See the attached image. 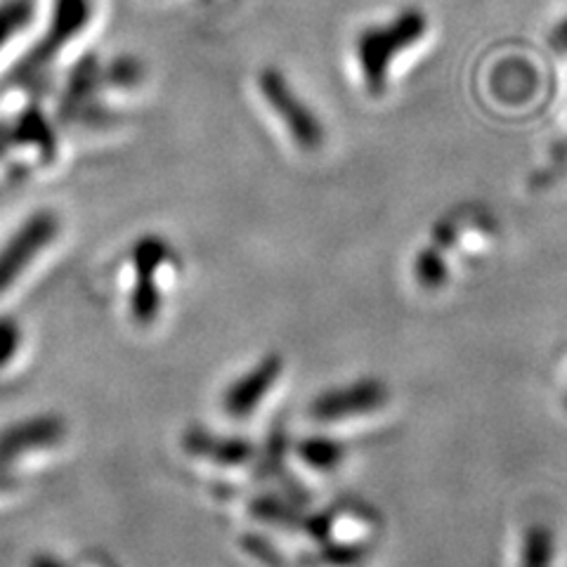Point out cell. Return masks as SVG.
<instances>
[{"instance_id":"cell-1","label":"cell","mask_w":567,"mask_h":567,"mask_svg":"<svg viewBox=\"0 0 567 567\" xmlns=\"http://www.w3.org/2000/svg\"><path fill=\"white\" fill-rule=\"evenodd\" d=\"M425 35H429V17L419 8H406L388 17V22L362 29L352 45V60L364 91L381 95L393 79L395 64L410 55Z\"/></svg>"},{"instance_id":"cell-2","label":"cell","mask_w":567,"mask_h":567,"mask_svg":"<svg viewBox=\"0 0 567 567\" xmlns=\"http://www.w3.org/2000/svg\"><path fill=\"white\" fill-rule=\"evenodd\" d=\"M256 93L268 106L272 116L281 123L293 145L300 150H317L324 142V123L308 100L298 93V87L281 69L265 66L256 76Z\"/></svg>"},{"instance_id":"cell-3","label":"cell","mask_w":567,"mask_h":567,"mask_svg":"<svg viewBox=\"0 0 567 567\" xmlns=\"http://www.w3.org/2000/svg\"><path fill=\"white\" fill-rule=\"evenodd\" d=\"M60 223L52 213L43 210L31 216L0 251V293H6L17 277H22L31 260L45 251V246L58 237Z\"/></svg>"},{"instance_id":"cell-4","label":"cell","mask_w":567,"mask_h":567,"mask_svg":"<svg viewBox=\"0 0 567 567\" xmlns=\"http://www.w3.org/2000/svg\"><path fill=\"white\" fill-rule=\"evenodd\" d=\"M91 17H93V0H52L45 41L33 50L31 64L43 66L45 62H50L55 52H60L66 43L74 41L76 35L87 27Z\"/></svg>"},{"instance_id":"cell-5","label":"cell","mask_w":567,"mask_h":567,"mask_svg":"<svg viewBox=\"0 0 567 567\" xmlns=\"http://www.w3.org/2000/svg\"><path fill=\"white\" fill-rule=\"evenodd\" d=\"M64 435V423L52 416L29 419L22 423L10 425L8 431L0 433V481L8 475V466L17 458L27 456V452L45 450L60 442Z\"/></svg>"},{"instance_id":"cell-6","label":"cell","mask_w":567,"mask_h":567,"mask_svg":"<svg viewBox=\"0 0 567 567\" xmlns=\"http://www.w3.org/2000/svg\"><path fill=\"white\" fill-rule=\"evenodd\" d=\"M388 388L381 381H360L346 388H336L312 404L317 421H341L354 414H367L383 406Z\"/></svg>"},{"instance_id":"cell-7","label":"cell","mask_w":567,"mask_h":567,"mask_svg":"<svg viewBox=\"0 0 567 567\" xmlns=\"http://www.w3.org/2000/svg\"><path fill=\"white\" fill-rule=\"evenodd\" d=\"M168 256V248L162 239L147 237L135 246V262L140 272V284L133 293V315L140 319V324H150V319L158 315L162 308V296H158L154 272L158 265Z\"/></svg>"},{"instance_id":"cell-8","label":"cell","mask_w":567,"mask_h":567,"mask_svg":"<svg viewBox=\"0 0 567 567\" xmlns=\"http://www.w3.org/2000/svg\"><path fill=\"white\" fill-rule=\"evenodd\" d=\"M279 371H281V362L277 358H268L265 362H260L254 371H248L246 377H241L225 393V412H229L237 419L251 414L260 404L262 395H268L272 390Z\"/></svg>"},{"instance_id":"cell-9","label":"cell","mask_w":567,"mask_h":567,"mask_svg":"<svg viewBox=\"0 0 567 567\" xmlns=\"http://www.w3.org/2000/svg\"><path fill=\"white\" fill-rule=\"evenodd\" d=\"M563 542L546 520H532L518 537V567H558Z\"/></svg>"},{"instance_id":"cell-10","label":"cell","mask_w":567,"mask_h":567,"mask_svg":"<svg viewBox=\"0 0 567 567\" xmlns=\"http://www.w3.org/2000/svg\"><path fill=\"white\" fill-rule=\"evenodd\" d=\"M33 14L31 0H6L0 6V50H3L14 33H20Z\"/></svg>"},{"instance_id":"cell-11","label":"cell","mask_w":567,"mask_h":567,"mask_svg":"<svg viewBox=\"0 0 567 567\" xmlns=\"http://www.w3.org/2000/svg\"><path fill=\"white\" fill-rule=\"evenodd\" d=\"M22 348V329L10 317H0V369H6Z\"/></svg>"},{"instance_id":"cell-12","label":"cell","mask_w":567,"mask_h":567,"mask_svg":"<svg viewBox=\"0 0 567 567\" xmlns=\"http://www.w3.org/2000/svg\"><path fill=\"white\" fill-rule=\"evenodd\" d=\"M343 450L339 445H333V442H310V445L306 447V458L310 461V464H315L317 468H331L336 461L341 458Z\"/></svg>"},{"instance_id":"cell-13","label":"cell","mask_w":567,"mask_h":567,"mask_svg":"<svg viewBox=\"0 0 567 567\" xmlns=\"http://www.w3.org/2000/svg\"><path fill=\"white\" fill-rule=\"evenodd\" d=\"M558 404H560V412L567 416V362H565L560 385H558Z\"/></svg>"}]
</instances>
